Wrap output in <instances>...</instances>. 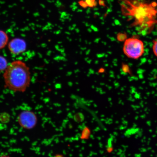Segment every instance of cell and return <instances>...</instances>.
<instances>
[{
    "mask_svg": "<svg viewBox=\"0 0 157 157\" xmlns=\"http://www.w3.org/2000/svg\"><path fill=\"white\" fill-rule=\"evenodd\" d=\"M129 12L135 20L133 26L140 34H150L157 23V11L152 3L142 0H128Z\"/></svg>",
    "mask_w": 157,
    "mask_h": 157,
    "instance_id": "6da1fadb",
    "label": "cell"
},
{
    "mask_svg": "<svg viewBox=\"0 0 157 157\" xmlns=\"http://www.w3.org/2000/svg\"><path fill=\"white\" fill-rule=\"evenodd\" d=\"M127 35L125 34H122V33H119V34L117 35V40L119 41H125L127 39Z\"/></svg>",
    "mask_w": 157,
    "mask_h": 157,
    "instance_id": "30bf717a",
    "label": "cell"
},
{
    "mask_svg": "<svg viewBox=\"0 0 157 157\" xmlns=\"http://www.w3.org/2000/svg\"><path fill=\"white\" fill-rule=\"evenodd\" d=\"M27 48L26 43L23 39L15 38L9 42L8 48L11 54L18 55L24 52Z\"/></svg>",
    "mask_w": 157,
    "mask_h": 157,
    "instance_id": "5b68a950",
    "label": "cell"
},
{
    "mask_svg": "<svg viewBox=\"0 0 157 157\" xmlns=\"http://www.w3.org/2000/svg\"><path fill=\"white\" fill-rule=\"evenodd\" d=\"M54 157H65L63 155L60 154H56Z\"/></svg>",
    "mask_w": 157,
    "mask_h": 157,
    "instance_id": "4fadbf2b",
    "label": "cell"
},
{
    "mask_svg": "<svg viewBox=\"0 0 157 157\" xmlns=\"http://www.w3.org/2000/svg\"><path fill=\"white\" fill-rule=\"evenodd\" d=\"M38 121L36 114L29 110L21 111L17 117V121L20 126L27 130L33 129L36 127Z\"/></svg>",
    "mask_w": 157,
    "mask_h": 157,
    "instance_id": "277c9868",
    "label": "cell"
},
{
    "mask_svg": "<svg viewBox=\"0 0 157 157\" xmlns=\"http://www.w3.org/2000/svg\"><path fill=\"white\" fill-rule=\"evenodd\" d=\"M6 88L15 92L24 93L31 83V73L24 62L17 60L8 66L3 75Z\"/></svg>",
    "mask_w": 157,
    "mask_h": 157,
    "instance_id": "7a4b0ae2",
    "label": "cell"
},
{
    "mask_svg": "<svg viewBox=\"0 0 157 157\" xmlns=\"http://www.w3.org/2000/svg\"><path fill=\"white\" fill-rule=\"evenodd\" d=\"M8 35L5 31L0 30V50L4 48L9 42Z\"/></svg>",
    "mask_w": 157,
    "mask_h": 157,
    "instance_id": "8992f818",
    "label": "cell"
},
{
    "mask_svg": "<svg viewBox=\"0 0 157 157\" xmlns=\"http://www.w3.org/2000/svg\"><path fill=\"white\" fill-rule=\"evenodd\" d=\"M152 50L155 56L157 57V39L153 41Z\"/></svg>",
    "mask_w": 157,
    "mask_h": 157,
    "instance_id": "9c48e42d",
    "label": "cell"
},
{
    "mask_svg": "<svg viewBox=\"0 0 157 157\" xmlns=\"http://www.w3.org/2000/svg\"><path fill=\"white\" fill-rule=\"evenodd\" d=\"M0 157H10L9 156L7 155H3L0 156Z\"/></svg>",
    "mask_w": 157,
    "mask_h": 157,
    "instance_id": "5bb4252c",
    "label": "cell"
},
{
    "mask_svg": "<svg viewBox=\"0 0 157 157\" xmlns=\"http://www.w3.org/2000/svg\"><path fill=\"white\" fill-rule=\"evenodd\" d=\"M122 70L125 73H127L129 72L128 67L126 64H123L122 66Z\"/></svg>",
    "mask_w": 157,
    "mask_h": 157,
    "instance_id": "8fae6325",
    "label": "cell"
},
{
    "mask_svg": "<svg viewBox=\"0 0 157 157\" xmlns=\"http://www.w3.org/2000/svg\"><path fill=\"white\" fill-rule=\"evenodd\" d=\"M8 66L6 59L4 57L0 56V72L5 71Z\"/></svg>",
    "mask_w": 157,
    "mask_h": 157,
    "instance_id": "ba28073f",
    "label": "cell"
},
{
    "mask_svg": "<svg viewBox=\"0 0 157 157\" xmlns=\"http://www.w3.org/2000/svg\"><path fill=\"white\" fill-rule=\"evenodd\" d=\"M91 130L89 127H84L82 131L80 139L82 140H87L90 138L91 135Z\"/></svg>",
    "mask_w": 157,
    "mask_h": 157,
    "instance_id": "52a82bcc",
    "label": "cell"
},
{
    "mask_svg": "<svg viewBox=\"0 0 157 157\" xmlns=\"http://www.w3.org/2000/svg\"><path fill=\"white\" fill-rule=\"evenodd\" d=\"M113 147H108L106 149L107 152L109 153H111L113 151Z\"/></svg>",
    "mask_w": 157,
    "mask_h": 157,
    "instance_id": "7c38bea8",
    "label": "cell"
},
{
    "mask_svg": "<svg viewBox=\"0 0 157 157\" xmlns=\"http://www.w3.org/2000/svg\"><path fill=\"white\" fill-rule=\"evenodd\" d=\"M123 49L124 53L128 57L138 59L144 53V43L140 39L133 37L125 40Z\"/></svg>",
    "mask_w": 157,
    "mask_h": 157,
    "instance_id": "3957f363",
    "label": "cell"
}]
</instances>
